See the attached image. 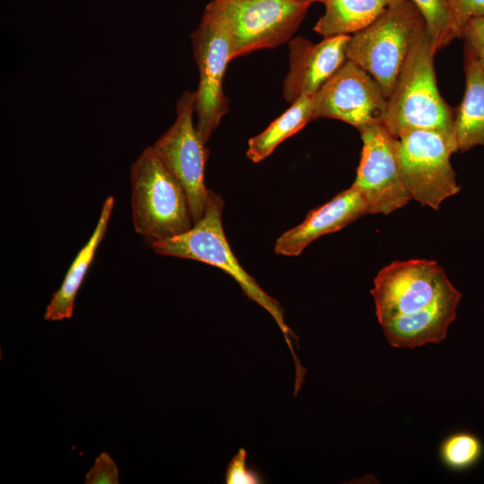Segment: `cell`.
Wrapping results in <instances>:
<instances>
[{"label":"cell","mask_w":484,"mask_h":484,"mask_svg":"<svg viewBox=\"0 0 484 484\" xmlns=\"http://www.w3.org/2000/svg\"><path fill=\"white\" fill-rule=\"evenodd\" d=\"M304 1H307L309 3H315V2H321V3H324V0H304Z\"/></svg>","instance_id":"obj_25"},{"label":"cell","mask_w":484,"mask_h":484,"mask_svg":"<svg viewBox=\"0 0 484 484\" xmlns=\"http://www.w3.org/2000/svg\"><path fill=\"white\" fill-rule=\"evenodd\" d=\"M366 214H368L367 203L359 191L351 186L311 210L300 224L281 235L274 251L281 255L297 256L318 238L338 231Z\"/></svg>","instance_id":"obj_13"},{"label":"cell","mask_w":484,"mask_h":484,"mask_svg":"<svg viewBox=\"0 0 484 484\" xmlns=\"http://www.w3.org/2000/svg\"><path fill=\"white\" fill-rule=\"evenodd\" d=\"M324 13L314 30L324 38L352 35L368 26L386 8L388 0H324Z\"/></svg>","instance_id":"obj_17"},{"label":"cell","mask_w":484,"mask_h":484,"mask_svg":"<svg viewBox=\"0 0 484 484\" xmlns=\"http://www.w3.org/2000/svg\"><path fill=\"white\" fill-rule=\"evenodd\" d=\"M363 146L352 186L362 194L368 214H389L412 198L401 177L396 138L383 123L359 131Z\"/></svg>","instance_id":"obj_10"},{"label":"cell","mask_w":484,"mask_h":484,"mask_svg":"<svg viewBox=\"0 0 484 484\" xmlns=\"http://www.w3.org/2000/svg\"><path fill=\"white\" fill-rule=\"evenodd\" d=\"M314 99V119L341 120L359 131L384 122L388 100L375 79L348 59Z\"/></svg>","instance_id":"obj_11"},{"label":"cell","mask_w":484,"mask_h":484,"mask_svg":"<svg viewBox=\"0 0 484 484\" xmlns=\"http://www.w3.org/2000/svg\"><path fill=\"white\" fill-rule=\"evenodd\" d=\"M84 483H119V471L117 465L108 453L102 452L96 457L93 466L85 476Z\"/></svg>","instance_id":"obj_21"},{"label":"cell","mask_w":484,"mask_h":484,"mask_svg":"<svg viewBox=\"0 0 484 484\" xmlns=\"http://www.w3.org/2000/svg\"><path fill=\"white\" fill-rule=\"evenodd\" d=\"M422 14L426 32L437 50L460 37L446 0H411Z\"/></svg>","instance_id":"obj_20"},{"label":"cell","mask_w":484,"mask_h":484,"mask_svg":"<svg viewBox=\"0 0 484 484\" xmlns=\"http://www.w3.org/2000/svg\"><path fill=\"white\" fill-rule=\"evenodd\" d=\"M246 451L240 448L229 462L225 473L227 484H259L262 478L255 471L246 467Z\"/></svg>","instance_id":"obj_22"},{"label":"cell","mask_w":484,"mask_h":484,"mask_svg":"<svg viewBox=\"0 0 484 484\" xmlns=\"http://www.w3.org/2000/svg\"><path fill=\"white\" fill-rule=\"evenodd\" d=\"M460 37L466 22L484 16V0H446Z\"/></svg>","instance_id":"obj_24"},{"label":"cell","mask_w":484,"mask_h":484,"mask_svg":"<svg viewBox=\"0 0 484 484\" xmlns=\"http://www.w3.org/2000/svg\"><path fill=\"white\" fill-rule=\"evenodd\" d=\"M465 91L454 110V137L457 151L484 146V72L472 51L464 48Z\"/></svg>","instance_id":"obj_16"},{"label":"cell","mask_w":484,"mask_h":484,"mask_svg":"<svg viewBox=\"0 0 484 484\" xmlns=\"http://www.w3.org/2000/svg\"><path fill=\"white\" fill-rule=\"evenodd\" d=\"M195 99V91L182 93L175 122L151 146L184 188L194 224L203 217L209 194L204 181L208 150L193 120Z\"/></svg>","instance_id":"obj_9"},{"label":"cell","mask_w":484,"mask_h":484,"mask_svg":"<svg viewBox=\"0 0 484 484\" xmlns=\"http://www.w3.org/2000/svg\"><path fill=\"white\" fill-rule=\"evenodd\" d=\"M224 203L220 195L209 190L205 211L200 220L187 231L151 245L156 254L185 258L215 266L231 276L243 292L275 320L284 334L293 356L296 376H302L306 369L300 365L291 342L296 335L286 324L284 312L279 302L268 295L246 272L233 254L222 226Z\"/></svg>","instance_id":"obj_1"},{"label":"cell","mask_w":484,"mask_h":484,"mask_svg":"<svg viewBox=\"0 0 484 484\" xmlns=\"http://www.w3.org/2000/svg\"><path fill=\"white\" fill-rule=\"evenodd\" d=\"M228 24L231 60L289 41L311 3L304 0H212Z\"/></svg>","instance_id":"obj_7"},{"label":"cell","mask_w":484,"mask_h":484,"mask_svg":"<svg viewBox=\"0 0 484 484\" xmlns=\"http://www.w3.org/2000/svg\"><path fill=\"white\" fill-rule=\"evenodd\" d=\"M114 203L113 195H108L104 200L98 222L91 238L74 257L63 282L58 290L53 293L46 307L44 314L46 321H63L73 316L77 293L106 235Z\"/></svg>","instance_id":"obj_15"},{"label":"cell","mask_w":484,"mask_h":484,"mask_svg":"<svg viewBox=\"0 0 484 484\" xmlns=\"http://www.w3.org/2000/svg\"><path fill=\"white\" fill-rule=\"evenodd\" d=\"M465 45L472 51L484 72V16L469 20L462 30Z\"/></svg>","instance_id":"obj_23"},{"label":"cell","mask_w":484,"mask_h":484,"mask_svg":"<svg viewBox=\"0 0 484 484\" xmlns=\"http://www.w3.org/2000/svg\"><path fill=\"white\" fill-rule=\"evenodd\" d=\"M193 53L199 70L195 91L196 130L207 143L221 118L229 111V100L223 91V77L231 61L228 24L220 12L210 2L198 27L191 34Z\"/></svg>","instance_id":"obj_6"},{"label":"cell","mask_w":484,"mask_h":484,"mask_svg":"<svg viewBox=\"0 0 484 484\" xmlns=\"http://www.w3.org/2000/svg\"><path fill=\"white\" fill-rule=\"evenodd\" d=\"M456 289L435 261H394L382 268L371 290L376 314L382 325L417 313L450 295Z\"/></svg>","instance_id":"obj_8"},{"label":"cell","mask_w":484,"mask_h":484,"mask_svg":"<svg viewBox=\"0 0 484 484\" xmlns=\"http://www.w3.org/2000/svg\"><path fill=\"white\" fill-rule=\"evenodd\" d=\"M130 179L134 227L148 244L178 236L194 226L184 188L151 146L132 163Z\"/></svg>","instance_id":"obj_4"},{"label":"cell","mask_w":484,"mask_h":484,"mask_svg":"<svg viewBox=\"0 0 484 484\" xmlns=\"http://www.w3.org/2000/svg\"><path fill=\"white\" fill-rule=\"evenodd\" d=\"M484 445L474 433L467 430L454 432L440 445L439 454L444 464L455 471L473 468L481 460Z\"/></svg>","instance_id":"obj_19"},{"label":"cell","mask_w":484,"mask_h":484,"mask_svg":"<svg viewBox=\"0 0 484 484\" xmlns=\"http://www.w3.org/2000/svg\"><path fill=\"white\" fill-rule=\"evenodd\" d=\"M314 95L300 96L266 129L249 139L247 158L255 163L266 159L282 142L314 120Z\"/></svg>","instance_id":"obj_18"},{"label":"cell","mask_w":484,"mask_h":484,"mask_svg":"<svg viewBox=\"0 0 484 484\" xmlns=\"http://www.w3.org/2000/svg\"><path fill=\"white\" fill-rule=\"evenodd\" d=\"M436 51L425 31L412 48L388 98L383 124L395 138L423 129L439 132L454 141V110L444 100L436 84L434 70Z\"/></svg>","instance_id":"obj_2"},{"label":"cell","mask_w":484,"mask_h":484,"mask_svg":"<svg viewBox=\"0 0 484 484\" xmlns=\"http://www.w3.org/2000/svg\"><path fill=\"white\" fill-rule=\"evenodd\" d=\"M350 35L324 38L312 43L302 37L290 41V69L283 82V98L289 103L302 95H314L347 61Z\"/></svg>","instance_id":"obj_12"},{"label":"cell","mask_w":484,"mask_h":484,"mask_svg":"<svg viewBox=\"0 0 484 484\" xmlns=\"http://www.w3.org/2000/svg\"><path fill=\"white\" fill-rule=\"evenodd\" d=\"M455 143L433 130H412L396 138L401 177L412 199L438 210L460 191L450 158Z\"/></svg>","instance_id":"obj_5"},{"label":"cell","mask_w":484,"mask_h":484,"mask_svg":"<svg viewBox=\"0 0 484 484\" xmlns=\"http://www.w3.org/2000/svg\"><path fill=\"white\" fill-rule=\"evenodd\" d=\"M426 31L425 20L411 0H396L368 26L350 35L346 56L392 94L405 62Z\"/></svg>","instance_id":"obj_3"},{"label":"cell","mask_w":484,"mask_h":484,"mask_svg":"<svg viewBox=\"0 0 484 484\" xmlns=\"http://www.w3.org/2000/svg\"><path fill=\"white\" fill-rule=\"evenodd\" d=\"M461 297L456 290L427 308L382 324L387 341L395 348L410 349L441 342L456 317Z\"/></svg>","instance_id":"obj_14"},{"label":"cell","mask_w":484,"mask_h":484,"mask_svg":"<svg viewBox=\"0 0 484 484\" xmlns=\"http://www.w3.org/2000/svg\"><path fill=\"white\" fill-rule=\"evenodd\" d=\"M388 1H389L390 4H391V3H393V2H394V1H396V0H388Z\"/></svg>","instance_id":"obj_26"}]
</instances>
